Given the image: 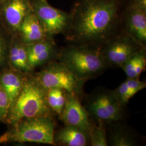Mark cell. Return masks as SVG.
Returning a JSON list of instances; mask_svg holds the SVG:
<instances>
[{
    "label": "cell",
    "instance_id": "cell-1",
    "mask_svg": "<svg viewBox=\"0 0 146 146\" xmlns=\"http://www.w3.org/2000/svg\"><path fill=\"white\" fill-rule=\"evenodd\" d=\"M119 17L118 0H80L70 13L68 37L84 43H104L113 37Z\"/></svg>",
    "mask_w": 146,
    "mask_h": 146
},
{
    "label": "cell",
    "instance_id": "cell-2",
    "mask_svg": "<svg viewBox=\"0 0 146 146\" xmlns=\"http://www.w3.org/2000/svg\"><path fill=\"white\" fill-rule=\"evenodd\" d=\"M48 89L36 76L27 74L22 88L9 108L5 123L13 125L24 118L52 115L47 100Z\"/></svg>",
    "mask_w": 146,
    "mask_h": 146
},
{
    "label": "cell",
    "instance_id": "cell-3",
    "mask_svg": "<svg viewBox=\"0 0 146 146\" xmlns=\"http://www.w3.org/2000/svg\"><path fill=\"white\" fill-rule=\"evenodd\" d=\"M0 136V144L33 142L56 145L54 141V122L52 115L24 118L10 125Z\"/></svg>",
    "mask_w": 146,
    "mask_h": 146
},
{
    "label": "cell",
    "instance_id": "cell-4",
    "mask_svg": "<svg viewBox=\"0 0 146 146\" xmlns=\"http://www.w3.org/2000/svg\"><path fill=\"white\" fill-rule=\"evenodd\" d=\"M60 58L71 73L83 81L101 73L106 64L100 51L84 46L66 47Z\"/></svg>",
    "mask_w": 146,
    "mask_h": 146
},
{
    "label": "cell",
    "instance_id": "cell-5",
    "mask_svg": "<svg viewBox=\"0 0 146 146\" xmlns=\"http://www.w3.org/2000/svg\"><path fill=\"white\" fill-rule=\"evenodd\" d=\"M35 76L47 89H61L74 95L78 93L83 82L61 62L49 63Z\"/></svg>",
    "mask_w": 146,
    "mask_h": 146
},
{
    "label": "cell",
    "instance_id": "cell-6",
    "mask_svg": "<svg viewBox=\"0 0 146 146\" xmlns=\"http://www.w3.org/2000/svg\"><path fill=\"white\" fill-rule=\"evenodd\" d=\"M33 11L48 36L66 31L69 23L70 13L55 8L48 2L31 0Z\"/></svg>",
    "mask_w": 146,
    "mask_h": 146
},
{
    "label": "cell",
    "instance_id": "cell-7",
    "mask_svg": "<svg viewBox=\"0 0 146 146\" xmlns=\"http://www.w3.org/2000/svg\"><path fill=\"white\" fill-rule=\"evenodd\" d=\"M143 48L125 33L106 41L100 52L106 62L121 67L129 58Z\"/></svg>",
    "mask_w": 146,
    "mask_h": 146
},
{
    "label": "cell",
    "instance_id": "cell-8",
    "mask_svg": "<svg viewBox=\"0 0 146 146\" xmlns=\"http://www.w3.org/2000/svg\"><path fill=\"white\" fill-rule=\"evenodd\" d=\"M122 106L114 92L104 90L95 94L90 99L88 110L98 120L113 122L121 119Z\"/></svg>",
    "mask_w": 146,
    "mask_h": 146
},
{
    "label": "cell",
    "instance_id": "cell-9",
    "mask_svg": "<svg viewBox=\"0 0 146 146\" xmlns=\"http://www.w3.org/2000/svg\"><path fill=\"white\" fill-rule=\"evenodd\" d=\"M32 11L31 0H8L0 7V22L11 35H16L21 23Z\"/></svg>",
    "mask_w": 146,
    "mask_h": 146
},
{
    "label": "cell",
    "instance_id": "cell-10",
    "mask_svg": "<svg viewBox=\"0 0 146 146\" xmlns=\"http://www.w3.org/2000/svg\"><path fill=\"white\" fill-rule=\"evenodd\" d=\"M61 115L66 125L76 127L88 134L92 128L87 111L75 95L69 94Z\"/></svg>",
    "mask_w": 146,
    "mask_h": 146
},
{
    "label": "cell",
    "instance_id": "cell-11",
    "mask_svg": "<svg viewBox=\"0 0 146 146\" xmlns=\"http://www.w3.org/2000/svg\"><path fill=\"white\" fill-rule=\"evenodd\" d=\"M125 34L143 47L146 42V11L131 3L124 14Z\"/></svg>",
    "mask_w": 146,
    "mask_h": 146
},
{
    "label": "cell",
    "instance_id": "cell-12",
    "mask_svg": "<svg viewBox=\"0 0 146 146\" xmlns=\"http://www.w3.org/2000/svg\"><path fill=\"white\" fill-rule=\"evenodd\" d=\"M28 60L33 71L35 68L50 61L56 54V48L52 37L27 45Z\"/></svg>",
    "mask_w": 146,
    "mask_h": 146
},
{
    "label": "cell",
    "instance_id": "cell-13",
    "mask_svg": "<svg viewBox=\"0 0 146 146\" xmlns=\"http://www.w3.org/2000/svg\"><path fill=\"white\" fill-rule=\"evenodd\" d=\"M16 35L26 45L41 41L48 36L33 11L24 19Z\"/></svg>",
    "mask_w": 146,
    "mask_h": 146
},
{
    "label": "cell",
    "instance_id": "cell-14",
    "mask_svg": "<svg viewBox=\"0 0 146 146\" xmlns=\"http://www.w3.org/2000/svg\"><path fill=\"white\" fill-rule=\"evenodd\" d=\"M10 67L24 74H29L31 69L28 60L27 45L17 35H11L8 55Z\"/></svg>",
    "mask_w": 146,
    "mask_h": 146
},
{
    "label": "cell",
    "instance_id": "cell-15",
    "mask_svg": "<svg viewBox=\"0 0 146 146\" xmlns=\"http://www.w3.org/2000/svg\"><path fill=\"white\" fill-rule=\"evenodd\" d=\"M26 74L10 67L4 69L0 73V84L9 98L10 107L21 92Z\"/></svg>",
    "mask_w": 146,
    "mask_h": 146
},
{
    "label": "cell",
    "instance_id": "cell-16",
    "mask_svg": "<svg viewBox=\"0 0 146 146\" xmlns=\"http://www.w3.org/2000/svg\"><path fill=\"white\" fill-rule=\"evenodd\" d=\"M87 133L76 127L70 125L66 126L54 133L55 144L67 146H84L87 144Z\"/></svg>",
    "mask_w": 146,
    "mask_h": 146
},
{
    "label": "cell",
    "instance_id": "cell-17",
    "mask_svg": "<svg viewBox=\"0 0 146 146\" xmlns=\"http://www.w3.org/2000/svg\"><path fill=\"white\" fill-rule=\"evenodd\" d=\"M64 91L58 88L48 89L47 100L48 103L52 111L61 116L66 102Z\"/></svg>",
    "mask_w": 146,
    "mask_h": 146
},
{
    "label": "cell",
    "instance_id": "cell-18",
    "mask_svg": "<svg viewBox=\"0 0 146 146\" xmlns=\"http://www.w3.org/2000/svg\"><path fill=\"white\" fill-rule=\"evenodd\" d=\"M99 120L98 125L91 128L89 135L93 146H107L108 142L103 121Z\"/></svg>",
    "mask_w": 146,
    "mask_h": 146
},
{
    "label": "cell",
    "instance_id": "cell-19",
    "mask_svg": "<svg viewBox=\"0 0 146 146\" xmlns=\"http://www.w3.org/2000/svg\"><path fill=\"white\" fill-rule=\"evenodd\" d=\"M11 36L0 22V67L4 66L8 61Z\"/></svg>",
    "mask_w": 146,
    "mask_h": 146
},
{
    "label": "cell",
    "instance_id": "cell-20",
    "mask_svg": "<svg viewBox=\"0 0 146 146\" xmlns=\"http://www.w3.org/2000/svg\"><path fill=\"white\" fill-rule=\"evenodd\" d=\"M110 143L114 146H133L135 145L134 140L127 133L120 130L113 133L110 137Z\"/></svg>",
    "mask_w": 146,
    "mask_h": 146
},
{
    "label": "cell",
    "instance_id": "cell-21",
    "mask_svg": "<svg viewBox=\"0 0 146 146\" xmlns=\"http://www.w3.org/2000/svg\"><path fill=\"white\" fill-rule=\"evenodd\" d=\"M10 107V101L5 91L0 84V122H4Z\"/></svg>",
    "mask_w": 146,
    "mask_h": 146
},
{
    "label": "cell",
    "instance_id": "cell-22",
    "mask_svg": "<svg viewBox=\"0 0 146 146\" xmlns=\"http://www.w3.org/2000/svg\"><path fill=\"white\" fill-rule=\"evenodd\" d=\"M125 82L129 88L127 95V100L128 101L137 92L145 88L146 86L145 82L140 81L138 78H128L127 80H125Z\"/></svg>",
    "mask_w": 146,
    "mask_h": 146
},
{
    "label": "cell",
    "instance_id": "cell-23",
    "mask_svg": "<svg viewBox=\"0 0 146 146\" xmlns=\"http://www.w3.org/2000/svg\"><path fill=\"white\" fill-rule=\"evenodd\" d=\"M131 3L146 11V0H132Z\"/></svg>",
    "mask_w": 146,
    "mask_h": 146
},
{
    "label": "cell",
    "instance_id": "cell-24",
    "mask_svg": "<svg viewBox=\"0 0 146 146\" xmlns=\"http://www.w3.org/2000/svg\"><path fill=\"white\" fill-rule=\"evenodd\" d=\"M8 0H0V7L4 3H5L6 1H7Z\"/></svg>",
    "mask_w": 146,
    "mask_h": 146
},
{
    "label": "cell",
    "instance_id": "cell-25",
    "mask_svg": "<svg viewBox=\"0 0 146 146\" xmlns=\"http://www.w3.org/2000/svg\"><path fill=\"white\" fill-rule=\"evenodd\" d=\"M41 1H43V2H46V1H47V0H41Z\"/></svg>",
    "mask_w": 146,
    "mask_h": 146
}]
</instances>
